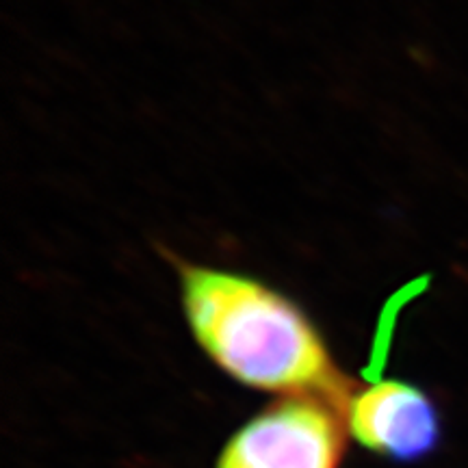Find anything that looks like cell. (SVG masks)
Wrapping results in <instances>:
<instances>
[{
  "instance_id": "cell-1",
  "label": "cell",
  "mask_w": 468,
  "mask_h": 468,
  "mask_svg": "<svg viewBox=\"0 0 468 468\" xmlns=\"http://www.w3.org/2000/svg\"><path fill=\"white\" fill-rule=\"evenodd\" d=\"M191 335L221 371L284 397H314L343 414L358 384L345 378L308 314L289 297L243 273L180 267Z\"/></svg>"
},
{
  "instance_id": "cell-2",
  "label": "cell",
  "mask_w": 468,
  "mask_h": 468,
  "mask_svg": "<svg viewBox=\"0 0 468 468\" xmlns=\"http://www.w3.org/2000/svg\"><path fill=\"white\" fill-rule=\"evenodd\" d=\"M347 434L327 401L284 397L228 441L215 468H338Z\"/></svg>"
},
{
  "instance_id": "cell-3",
  "label": "cell",
  "mask_w": 468,
  "mask_h": 468,
  "mask_svg": "<svg viewBox=\"0 0 468 468\" xmlns=\"http://www.w3.org/2000/svg\"><path fill=\"white\" fill-rule=\"evenodd\" d=\"M345 410L347 431L368 452L395 462H417L441 442V414L419 386L367 371Z\"/></svg>"
}]
</instances>
